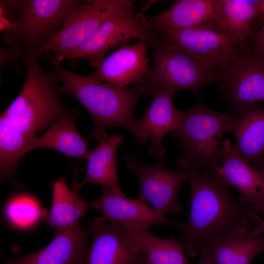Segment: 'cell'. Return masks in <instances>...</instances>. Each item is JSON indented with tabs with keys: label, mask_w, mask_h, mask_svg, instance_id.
I'll return each mask as SVG.
<instances>
[{
	"label": "cell",
	"mask_w": 264,
	"mask_h": 264,
	"mask_svg": "<svg viewBox=\"0 0 264 264\" xmlns=\"http://www.w3.org/2000/svg\"><path fill=\"white\" fill-rule=\"evenodd\" d=\"M89 206L100 212L103 218L120 225H133L149 229L161 223L177 227L179 223L160 215L139 198L126 197L122 190L103 188L100 197L89 203Z\"/></svg>",
	"instance_id": "cell-16"
},
{
	"label": "cell",
	"mask_w": 264,
	"mask_h": 264,
	"mask_svg": "<svg viewBox=\"0 0 264 264\" xmlns=\"http://www.w3.org/2000/svg\"><path fill=\"white\" fill-rule=\"evenodd\" d=\"M84 0H0V31L7 47L22 56L46 44Z\"/></svg>",
	"instance_id": "cell-3"
},
{
	"label": "cell",
	"mask_w": 264,
	"mask_h": 264,
	"mask_svg": "<svg viewBox=\"0 0 264 264\" xmlns=\"http://www.w3.org/2000/svg\"><path fill=\"white\" fill-rule=\"evenodd\" d=\"M151 47L154 51L153 66L134 86L141 96L181 89L197 93L201 87L216 82L198 62L178 48L155 39Z\"/></svg>",
	"instance_id": "cell-6"
},
{
	"label": "cell",
	"mask_w": 264,
	"mask_h": 264,
	"mask_svg": "<svg viewBox=\"0 0 264 264\" xmlns=\"http://www.w3.org/2000/svg\"><path fill=\"white\" fill-rule=\"evenodd\" d=\"M154 39L170 44L193 58L216 82L220 73L248 42L208 26L165 30Z\"/></svg>",
	"instance_id": "cell-7"
},
{
	"label": "cell",
	"mask_w": 264,
	"mask_h": 264,
	"mask_svg": "<svg viewBox=\"0 0 264 264\" xmlns=\"http://www.w3.org/2000/svg\"><path fill=\"white\" fill-rule=\"evenodd\" d=\"M257 230L259 233H264V220L260 218L257 226Z\"/></svg>",
	"instance_id": "cell-30"
},
{
	"label": "cell",
	"mask_w": 264,
	"mask_h": 264,
	"mask_svg": "<svg viewBox=\"0 0 264 264\" xmlns=\"http://www.w3.org/2000/svg\"><path fill=\"white\" fill-rule=\"evenodd\" d=\"M89 207V203L69 189L62 177L52 184V205L48 210L43 211L42 218L56 233L60 232L80 223Z\"/></svg>",
	"instance_id": "cell-24"
},
{
	"label": "cell",
	"mask_w": 264,
	"mask_h": 264,
	"mask_svg": "<svg viewBox=\"0 0 264 264\" xmlns=\"http://www.w3.org/2000/svg\"><path fill=\"white\" fill-rule=\"evenodd\" d=\"M154 38L144 12L135 10L110 19L92 32L77 48L65 55L62 61L71 63L88 58L90 65L96 67L106 54L118 46L135 40L146 41L149 47Z\"/></svg>",
	"instance_id": "cell-9"
},
{
	"label": "cell",
	"mask_w": 264,
	"mask_h": 264,
	"mask_svg": "<svg viewBox=\"0 0 264 264\" xmlns=\"http://www.w3.org/2000/svg\"><path fill=\"white\" fill-rule=\"evenodd\" d=\"M261 1L218 0L215 16L209 27L248 41L254 33L251 23L259 13Z\"/></svg>",
	"instance_id": "cell-25"
},
{
	"label": "cell",
	"mask_w": 264,
	"mask_h": 264,
	"mask_svg": "<svg viewBox=\"0 0 264 264\" xmlns=\"http://www.w3.org/2000/svg\"><path fill=\"white\" fill-rule=\"evenodd\" d=\"M127 168L136 176L140 185L139 199L149 204L157 213L166 216L176 214L182 207L177 200L182 184L188 181L186 173L166 168L163 161L144 164L135 158L126 155Z\"/></svg>",
	"instance_id": "cell-11"
},
{
	"label": "cell",
	"mask_w": 264,
	"mask_h": 264,
	"mask_svg": "<svg viewBox=\"0 0 264 264\" xmlns=\"http://www.w3.org/2000/svg\"><path fill=\"white\" fill-rule=\"evenodd\" d=\"M22 55L16 49L6 47L0 49V77L4 68L13 65L18 60L22 59Z\"/></svg>",
	"instance_id": "cell-27"
},
{
	"label": "cell",
	"mask_w": 264,
	"mask_h": 264,
	"mask_svg": "<svg viewBox=\"0 0 264 264\" xmlns=\"http://www.w3.org/2000/svg\"><path fill=\"white\" fill-rule=\"evenodd\" d=\"M181 112V123L171 134L179 140L183 150L181 156L197 169L216 162L221 137L229 132L238 112L233 110L229 112L214 111L200 101Z\"/></svg>",
	"instance_id": "cell-5"
},
{
	"label": "cell",
	"mask_w": 264,
	"mask_h": 264,
	"mask_svg": "<svg viewBox=\"0 0 264 264\" xmlns=\"http://www.w3.org/2000/svg\"><path fill=\"white\" fill-rule=\"evenodd\" d=\"M218 0H176L170 8L155 16L146 15V18L155 39L157 34L165 30L209 27Z\"/></svg>",
	"instance_id": "cell-18"
},
{
	"label": "cell",
	"mask_w": 264,
	"mask_h": 264,
	"mask_svg": "<svg viewBox=\"0 0 264 264\" xmlns=\"http://www.w3.org/2000/svg\"><path fill=\"white\" fill-rule=\"evenodd\" d=\"M89 227L80 223L56 233L44 248L32 254L6 261V264H85Z\"/></svg>",
	"instance_id": "cell-17"
},
{
	"label": "cell",
	"mask_w": 264,
	"mask_h": 264,
	"mask_svg": "<svg viewBox=\"0 0 264 264\" xmlns=\"http://www.w3.org/2000/svg\"><path fill=\"white\" fill-rule=\"evenodd\" d=\"M48 56L59 80L60 95L72 96L91 115L94 124L91 138L98 140L110 127L130 130L141 96L134 86L120 88L95 80L67 69L61 62Z\"/></svg>",
	"instance_id": "cell-4"
},
{
	"label": "cell",
	"mask_w": 264,
	"mask_h": 264,
	"mask_svg": "<svg viewBox=\"0 0 264 264\" xmlns=\"http://www.w3.org/2000/svg\"><path fill=\"white\" fill-rule=\"evenodd\" d=\"M237 111L229 132L243 158L264 174V108L254 104Z\"/></svg>",
	"instance_id": "cell-19"
},
{
	"label": "cell",
	"mask_w": 264,
	"mask_h": 264,
	"mask_svg": "<svg viewBox=\"0 0 264 264\" xmlns=\"http://www.w3.org/2000/svg\"><path fill=\"white\" fill-rule=\"evenodd\" d=\"M242 46L218 78L221 96L238 111L264 101V60Z\"/></svg>",
	"instance_id": "cell-10"
},
{
	"label": "cell",
	"mask_w": 264,
	"mask_h": 264,
	"mask_svg": "<svg viewBox=\"0 0 264 264\" xmlns=\"http://www.w3.org/2000/svg\"><path fill=\"white\" fill-rule=\"evenodd\" d=\"M259 13H261L264 15V0L261 1L258 7Z\"/></svg>",
	"instance_id": "cell-32"
},
{
	"label": "cell",
	"mask_w": 264,
	"mask_h": 264,
	"mask_svg": "<svg viewBox=\"0 0 264 264\" xmlns=\"http://www.w3.org/2000/svg\"><path fill=\"white\" fill-rule=\"evenodd\" d=\"M177 163L186 173L190 188L189 218L177 227L189 256L199 255L211 243L237 229H252L249 206L235 198L223 180L215 175L200 173L181 155Z\"/></svg>",
	"instance_id": "cell-2"
},
{
	"label": "cell",
	"mask_w": 264,
	"mask_h": 264,
	"mask_svg": "<svg viewBox=\"0 0 264 264\" xmlns=\"http://www.w3.org/2000/svg\"><path fill=\"white\" fill-rule=\"evenodd\" d=\"M206 169V173L236 188L241 194L240 200L250 207L264 205V174L252 167L228 138L220 143L217 162Z\"/></svg>",
	"instance_id": "cell-12"
},
{
	"label": "cell",
	"mask_w": 264,
	"mask_h": 264,
	"mask_svg": "<svg viewBox=\"0 0 264 264\" xmlns=\"http://www.w3.org/2000/svg\"><path fill=\"white\" fill-rule=\"evenodd\" d=\"M250 212L252 214H261L264 216V205L254 207H249Z\"/></svg>",
	"instance_id": "cell-29"
},
{
	"label": "cell",
	"mask_w": 264,
	"mask_h": 264,
	"mask_svg": "<svg viewBox=\"0 0 264 264\" xmlns=\"http://www.w3.org/2000/svg\"><path fill=\"white\" fill-rule=\"evenodd\" d=\"M251 38L254 52L264 60V25L254 32Z\"/></svg>",
	"instance_id": "cell-28"
},
{
	"label": "cell",
	"mask_w": 264,
	"mask_h": 264,
	"mask_svg": "<svg viewBox=\"0 0 264 264\" xmlns=\"http://www.w3.org/2000/svg\"><path fill=\"white\" fill-rule=\"evenodd\" d=\"M78 111L70 109L52 122L47 131L36 135L27 143L24 154L39 148L52 149L71 157L87 159L89 152L88 142L79 132L76 125Z\"/></svg>",
	"instance_id": "cell-21"
},
{
	"label": "cell",
	"mask_w": 264,
	"mask_h": 264,
	"mask_svg": "<svg viewBox=\"0 0 264 264\" xmlns=\"http://www.w3.org/2000/svg\"><path fill=\"white\" fill-rule=\"evenodd\" d=\"M26 68L23 87L0 117V167L17 169L28 142L70 109L60 98L59 80L52 69L45 71L33 53L22 58Z\"/></svg>",
	"instance_id": "cell-1"
},
{
	"label": "cell",
	"mask_w": 264,
	"mask_h": 264,
	"mask_svg": "<svg viewBox=\"0 0 264 264\" xmlns=\"http://www.w3.org/2000/svg\"><path fill=\"white\" fill-rule=\"evenodd\" d=\"M148 42L138 40L122 46L105 57L88 76L95 80L120 88L140 82L149 73Z\"/></svg>",
	"instance_id": "cell-14"
},
{
	"label": "cell",
	"mask_w": 264,
	"mask_h": 264,
	"mask_svg": "<svg viewBox=\"0 0 264 264\" xmlns=\"http://www.w3.org/2000/svg\"><path fill=\"white\" fill-rule=\"evenodd\" d=\"M264 251V234L241 228L217 240L199 255L212 264H250Z\"/></svg>",
	"instance_id": "cell-20"
},
{
	"label": "cell",
	"mask_w": 264,
	"mask_h": 264,
	"mask_svg": "<svg viewBox=\"0 0 264 264\" xmlns=\"http://www.w3.org/2000/svg\"><path fill=\"white\" fill-rule=\"evenodd\" d=\"M89 227L93 239L85 264H146L120 224L101 216Z\"/></svg>",
	"instance_id": "cell-15"
},
{
	"label": "cell",
	"mask_w": 264,
	"mask_h": 264,
	"mask_svg": "<svg viewBox=\"0 0 264 264\" xmlns=\"http://www.w3.org/2000/svg\"><path fill=\"white\" fill-rule=\"evenodd\" d=\"M123 138L120 134L109 136L105 133L98 140L97 145L89 152L87 171L84 179L72 184V189L78 192L85 184L100 185L114 191L120 188L116 169V154Z\"/></svg>",
	"instance_id": "cell-22"
},
{
	"label": "cell",
	"mask_w": 264,
	"mask_h": 264,
	"mask_svg": "<svg viewBox=\"0 0 264 264\" xmlns=\"http://www.w3.org/2000/svg\"><path fill=\"white\" fill-rule=\"evenodd\" d=\"M134 0H95L79 9L46 44L36 50L38 58L43 54L54 53L53 57L62 58L77 48L92 32L106 21L135 10Z\"/></svg>",
	"instance_id": "cell-8"
},
{
	"label": "cell",
	"mask_w": 264,
	"mask_h": 264,
	"mask_svg": "<svg viewBox=\"0 0 264 264\" xmlns=\"http://www.w3.org/2000/svg\"><path fill=\"white\" fill-rule=\"evenodd\" d=\"M146 264H190L182 241L172 237L165 239L148 229L133 225H121Z\"/></svg>",
	"instance_id": "cell-23"
},
{
	"label": "cell",
	"mask_w": 264,
	"mask_h": 264,
	"mask_svg": "<svg viewBox=\"0 0 264 264\" xmlns=\"http://www.w3.org/2000/svg\"><path fill=\"white\" fill-rule=\"evenodd\" d=\"M196 264H212L206 259L200 257V259L198 262Z\"/></svg>",
	"instance_id": "cell-31"
},
{
	"label": "cell",
	"mask_w": 264,
	"mask_h": 264,
	"mask_svg": "<svg viewBox=\"0 0 264 264\" xmlns=\"http://www.w3.org/2000/svg\"><path fill=\"white\" fill-rule=\"evenodd\" d=\"M43 211L35 201L27 197L20 196L6 205L5 214L9 220L17 226H28L42 218Z\"/></svg>",
	"instance_id": "cell-26"
},
{
	"label": "cell",
	"mask_w": 264,
	"mask_h": 264,
	"mask_svg": "<svg viewBox=\"0 0 264 264\" xmlns=\"http://www.w3.org/2000/svg\"><path fill=\"white\" fill-rule=\"evenodd\" d=\"M175 92L162 90L154 94L150 105L145 108L143 117L134 119L129 130L141 144L151 140L149 154L157 159L165 156L162 140L168 133L178 127L182 120L181 110L175 107L173 98Z\"/></svg>",
	"instance_id": "cell-13"
}]
</instances>
